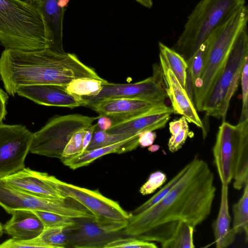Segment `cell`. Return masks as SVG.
<instances>
[{
  "instance_id": "obj_1",
  "label": "cell",
  "mask_w": 248,
  "mask_h": 248,
  "mask_svg": "<svg viewBox=\"0 0 248 248\" xmlns=\"http://www.w3.org/2000/svg\"><path fill=\"white\" fill-rule=\"evenodd\" d=\"M215 176L208 164L195 155L181 179L159 202L130 215L123 232L145 241L162 244L181 221L195 228L210 215L216 196Z\"/></svg>"
},
{
  "instance_id": "obj_2",
  "label": "cell",
  "mask_w": 248,
  "mask_h": 248,
  "mask_svg": "<svg viewBox=\"0 0 248 248\" xmlns=\"http://www.w3.org/2000/svg\"><path fill=\"white\" fill-rule=\"evenodd\" d=\"M80 78L104 79L75 54L50 48L30 51L5 49L0 58V78L6 93L12 96L21 86H66Z\"/></svg>"
},
{
  "instance_id": "obj_3",
  "label": "cell",
  "mask_w": 248,
  "mask_h": 248,
  "mask_svg": "<svg viewBox=\"0 0 248 248\" xmlns=\"http://www.w3.org/2000/svg\"><path fill=\"white\" fill-rule=\"evenodd\" d=\"M0 44L27 51L54 49L42 13L21 0H0Z\"/></svg>"
},
{
  "instance_id": "obj_4",
  "label": "cell",
  "mask_w": 248,
  "mask_h": 248,
  "mask_svg": "<svg viewBox=\"0 0 248 248\" xmlns=\"http://www.w3.org/2000/svg\"><path fill=\"white\" fill-rule=\"evenodd\" d=\"M248 21V9L245 5L217 28L206 62L194 85L193 102L198 111L201 112L206 97L237 38L247 27Z\"/></svg>"
},
{
  "instance_id": "obj_5",
  "label": "cell",
  "mask_w": 248,
  "mask_h": 248,
  "mask_svg": "<svg viewBox=\"0 0 248 248\" xmlns=\"http://www.w3.org/2000/svg\"><path fill=\"white\" fill-rule=\"evenodd\" d=\"M245 3L246 0H200L172 48L187 62L212 32Z\"/></svg>"
},
{
  "instance_id": "obj_6",
  "label": "cell",
  "mask_w": 248,
  "mask_h": 248,
  "mask_svg": "<svg viewBox=\"0 0 248 248\" xmlns=\"http://www.w3.org/2000/svg\"><path fill=\"white\" fill-rule=\"evenodd\" d=\"M248 59L247 27L240 33L202 108L209 116L226 121L230 100L238 88L242 69Z\"/></svg>"
},
{
  "instance_id": "obj_7",
  "label": "cell",
  "mask_w": 248,
  "mask_h": 248,
  "mask_svg": "<svg viewBox=\"0 0 248 248\" xmlns=\"http://www.w3.org/2000/svg\"><path fill=\"white\" fill-rule=\"evenodd\" d=\"M56 187L65 198H72L89 210L96 224L108 232L123 230L130 214L117 202L103 196L98 190H90L61 181L52 176Z\"/></svg>"
},
{
  "instance_id": "obj_8",
  "label": "cell",
  "mask_w": 248,
  "mask_h": 248,
  "mask_svg": "<svg viewBox=\"0 0 248 248\" xmlns=\"http://www.w3.org/2000/svg\"><path fill=\"white\" fill-rule=\"evenodd\" d=\"M0 206L10 214L16 210L24 209L50 212L72 218L94 217L89 210L72 198L57 199L37 196L0 179Z\"/></svg>"
},
{
  "instance_id": "obj_9",
  "label": "cell",
  "mask_w": 248,
  "mask_h": 248,
  "mask_svg": "<svg viewBox=\"0 0 248 248\" xmlns=\"http://www.w3.org/2000/svg\"><path fill=\"white\" fill-rule=\"evenodd\" d=\"M98 118L78 114L52 118L44 126L33 133L30 152L61 159L73 135L78 131L91 126Z\"/></svg>"
},
{
  "instance_id": "obj_10",
  "label": "cell",
  "mask_w": 248,
  "mask_h": 248,
  "mask_svg": "<svg viewBox=\"0 0 248 248\" xmlns=\"http://www.w3.org/2000/svg\"><path fill=\"white\" fill-rule=\"evenodd\" d=\"M248 153V120L236 125L226 121L218 128L213 148L214 162L221 184L232 182L237 159Z\"/></svg>"
},
{
  "instance_id": "obj_11",
  "label": "cell",
  "mask_w": 248,
  "mask_h": 248,
  "mask_svg": "<svg viewBox=\"0 0 248 248\" xmlns=\"http://www.w3.org/2000/svg\"><path fill=\"white\" fill-rule=\"evenodd\" d=\"M33 133L22 124H0V179L25 168Z\"/></svg>"
},
{
  "instance_id": "obj_12",
  "label": "cell",
  "mask_w": 248,
  "mask_h": 248,
  "mask_svg": "<svg viewBox=\"0 0 248 248\" xmlns=\"http://www.w3.org/2000/svg\"><path fill=\"white\" fill-rule=\"evenodd\" d=\"M153 75L138 82L117 84L108 81L102 84L100 93L94 96L82 97L89 102L98 100L125 98L165 103L168 97L162 77L160 65H153Z\"/></svg>"
},
{
  "instance_id": "obj_13",
  "label": "cell",
  "mask_w": 248,
  "mask_h": 248,
  "mask_svg": "<svg viewBox=\"0 0 248 248\" xmlns=\"http://www.w3.org/2000/svg\"><path fill=\"white\" fill-rule=\"evenodd\" d=\"M75 224L65 230L67 248H102L110 242L128 236L123 231L108 232L101 229L94 217L75 218Z\"/></svg>"
},
{
  "instance_id": "obj_14",
  "label": "cell",
  "mask_w": 248,
  "mask_h": 248,
  "mask_svg": "<svg viewBox=\"0 0 248 248\" xmlns=\"http://www.w3.org/2000/svg\"><path fill=\"white\" fill-rule=\"evenodd\" d=\"M159 60L164 87L171 102L173 113L184 116L188 122L201 128L205 138L207 132L193 101L160 55Z\"/></svg>"
},
{
  "instance_id": "obj_15",
  "label": "cell",
  "mask_w": 248,
  "mask_h": 248,
  "mask_svg": "<svg viewBox=\"0 0 248 248\" xmlns=\"http://www.w3.org/2000/svg\"><path fill=\"white\" fill-rule=\"evenodd\" d=\"M16 93L35 103L47 106L71 108L87 106V101L82 97L68 92L65 86L42 84L21 86Z\"/></svg>"
},
{
  "instance_id": "obj_16",
  "label": "cell",
  "mask_w": 248,
  "mask_h": 248,
  "mask_svg": "<svg viewBox=\"0 0 248 248\" xmlns=\"http://www.w3.org/2000/svg\"><path fill=\"white\" fill-rule=\"evenodd\" d=\"M173 113L171 107L165 105L114 123L106 131L112 134L139 137L145 131H154L165 127Z\"/></svg>"
},
{
  "instance_id": "obj_17",
  "label": "cell",
  "mask_w": 248,
  "mask_h": 248,
  "mask_svg": "<svg viewBox=\"0 0 248 248\" xmlns=\"http://www.w3.org/2000/svg\"><path fill=\"white\" fill-rule=\"evenodd\" d=\"M165 105V103L141 99L119 98L89 102L86 107L92 108L99 115L109 117L113 124Z\"/></svg>"
},
{
  "instance_id": "obj_18",
  "label": "cell",
  "mask_w": 248,
  "mask_h": 248,
  "mask_svg": "<svg viewBox=\"0 0 248 248\" xmlns=\"http://www.w3.org/2000/svg\"><path fill=\"white\" fill-rule=\"evenodd\" d=\"M10 185L33 195L50 199L65 198L56 187L52 175L24 168L3 179Z\"/></svg>"
},
{
  "instance_id": "obj_19",
  "label": "cell",
  "mask_w": 248,
  "mask_h": 248,
  "mask_svg": "<svg viewBox=\"0 0 248 248\" xmlns=\"http://www.w3.org/2000/svg\"><path fill=\"white\" fill-rule=\"evenodd\" d=\"M12 215V217L3 225V230L12 239L28 240L38 237L43 231L42 223L32 211L16 210Z\"/></svg>"
},
{
  "instance_id": "obj_20",
  "label": "cell",
  "mask_w": 248,
  "mask_h": 248,
  "mask_svg": "<svg viewBox=\"0 0 248 248\" xmlns=\"http://www.w3.org/2000/svg\"><path fill=\"white\" fill-rule=\"evenodd\" d=\"M36 7L42 13L51 34L54 49L65 52L63 48V21L65 8L59 6L58 0H21Z\"/></svg>"
},
{
  "instance_id": "obj_21",
  "label": "cell",
  "mask_w": 248,
  "mask_h": 248,
  "mask_svg": "<svg viewBox=\"0 0 248 248\" xmlns=\"http://www.w3.org/2000/svg\"><path fill=\"white\" fill-rule=\"evenodd\" d=\"M139 137H133L91 151H85L77 156L61 159L63 164L72 170L86 166L98 158L112 153L131 151L139 145Z\"/></svg>"
},
{
  "instance_id": "obj_22",
  "label": "cell",
  "mask_w": 248,
  "mask_h": 248,
  "mask_svg": "<svg viewBox=\"0 0 248 248\" xmlns=\"http://www.w3.org/2000/svg\"><path fill=\"white\" fill-rule=\"evenodd\" d=\"M231 221L228 204V185L221 184L218 214L212 224L217 248H226L234 242L236 234L231 227Z\"/></svg>"
},
{
  "instance_id": "obj_23",
  "label": "cell",
  "mask_w": 248,
  "mask_h": 248,
  "mask_svg": "<svg viewBox=\"0 0 248 248\" xmlns=\"http://www.w3.org/2000/svg\"><path fill=\"white\" fill-rule=\"evenodd\" d=\"M217 29L200 46L190 59L186 62L188 67L186 70L185 89L192 101L195 83L199 78L205 65L210 48L216 35Z\"/></svg>"
},
{
  "instance_id": "obj_24",
  "label": "cell",
  "mask_w": 248,
  "mask_h": 248,
  "mask_svg": "<svg viewBox=\"0 0 248 248\" xmlns=\"http://www.w3.org/2000/svg\"><path fill=\"white\" fill-rule=\"evenodd\" d=\"M159 55L175 76L182 87L186 88V70L185 59L178 52L161 42L158 43Z\"/></svg>"
},
{
  "instance_id": "obj_25",
  "label": "cell",
  "mask_w": 248,
  "mask_h": 248,
  "mask_svg": "<svg viewBox=\"0 0 248 248\" xmlns=\"http://www.w3.org/2000/svg\"><path fill=\"white\" fill-rule=\"evenodd\" d=\"M243 194L232 206V229L236 234H244L248 241V183L244 186Z\"/></svg>"
},
{
  "instance_id": "obj_26",
  "label": "cell",
  "mask_w": 248,
  "mask_h": 248,
  "mask_svg": "<svg viewBox=\"0 0 248 248\" xmlns=\"http://www.w3.org/2000/svg\"><path fill=\"white\" fill-rule=\"evenodd\" d=\"M65 230L63 227L44 229L38 237L29 240L39 248H67Z\"/></svg>"
},
{
  "instance_id": "obj_27",
  "label": "cell",
  "mask_w": 248,
  "mask_h": 248,
  "mask_svg": "<svg viewBox=\"0 0 248 248\" xmlns=\"http://www.w3.org/2000/svg\"><path fill=\"white\" fill-rule=\"evenodd\" d=\"M195 228L187 223L181 221L170 237L161 244L163 248H193Z\"/></svg>"
},
{
  "instance_id": "obj_28",
  "label": "cell",
  "mask_w": 248,
  "mask_h": 248,
  "mask_svg": "<svg viewBox=\"0 0 248 248\" xmlns=\"http://www.w3.org/2000/svg\"><path fill=\"white\" fill-rule=\"evenodd\" d=\"M105 79L100 80L89 78H77L72 80L65 86L66 90L75 95L81 97L94 96L102 88Z\"/></svg>"
},
{
  "instance_id": "obj_29",
  "label": "cell",
  "mask_w": 248,
  "mask_h": 248,
  "mask_svg": "<svg viewBox=\"0 0 248 248\" xmlns=\"http://www.w3.org/2000/svg\"><path fill=\"white\" fill-rule=\"evenodd\" d=\"M169 130L171 134L168 142V148L171 153L180 149L189 135L188 122L184 116L169 124Z\"/></svg>"
},
{
  "instance_id": "obj_30",
  "label": "cell",
  "mask_w": 248,
  "mask_h": 248,
  "mask_svg": "<svg viewBox=\"0 0 248 248\" xmlns=\"http://www.w3.org/2000/svg\"><path fill=\"white\" fill-rule=\"evenodd\" d=\"M188 164L184 166L165 186L146 202L130 212V215L142 213L162 200L176 184L186 172Z\"/></svg>"
},
{
  "instance_id": "obj_31",
  "label": "cell",
  "mask_w": 248,
  "mask_h": 248,
  "mask_svg": "<svg viewBox=\"0 0 248 248\" xmlns=\"http://www.w3.org/2000/svg\"><path fill=\"white\" fill-rule=\"evenodd\" d=\"M32 211L41 220L44 230L56 227H63L66 229L75 224L74 218L50 212L41 210Z\"/></svg>"
},
{
  "instance_id": "obj_32",
  "label": "cell",
  "mask_w": 248,
  "mask_h": 248,
  "mask_svg": "<svg viewBox=\"0 0 248 248\" xmlns=\"http://www.w3.org/2000/svg\"><path fill=\"white\" fill-rule=\"evenodd\" d=\"M132 137H133L109 134L106 131L99 129L96 127L91 142L85 151H91L103 147Z\"/></svg>"
},
{
  "instance_id": "obj_33",
  "label": "cell",
  "mask_w": 248,
  "mask_h": 248,
  "mask_svg": "<svg viewBox=\"0 0 248 248\" xmlns=\"http://www.w3.org/2000/svg\"><path fill=\"white\" fill-rule=\"evenodd\" d=\"M157 248V246L152 242L139 239L133 236H126L114 240L108 244L104 248Z\"/></svg>"
},
{
  "instance_id": "obj_34",
  "label": "cell",
  "mask_w": 248,
  "mask_h": 248,
  "mask_svg": "<svg viewBox=\"0 0 248 248\" xmlns=\"http://www.w3.org/2000/svg\"><path fill=\"white\" fill-rule=\"evenodd\" d=\"M87 128L81 129L73 135L62 152L61 160L72 157L81 153L83 139Z\"/></svg>"
},
{
  "instance_id": "obj_35",
  "label": "cell",
  "mask_w": 248,
  "mask_h": 248,
  "mask_svg": "<svg viewBox=\"0 0 248 248\" xmlns=\"http://www.w3.org/2000/svg\"><path fill=\"white\" fill-rule=\"evenodd\" d=\"M167 176L164 172L157 170L151 173L147 181L140 187V192L142 195L152 194L164 184Z\"/></svg>"
},
{
  "instance_id": "obj_36",
  "label": "cell",
  "mask_w": 248,
  "mask_h": 248,
  "mask_svg": "<svg viewBox=\"0 0 248 248\" xmlns=\"http://www.w3.org/2000/svg\"><path fill=\"white\" fill-rule=\"evenodd\" d=\"M242 94V108L240 121L241 123L248 120V59L244 65L241 76Z\"/></svg>"
},
{
  "instance_id": "obj_37",
  "label": "cell",
  "mask_w": 248,
  "mask_h": 248,
  "mask_svg": "<svg viewBox=\"0 0 248 248\" xmlns=\"http://www.w3.org/2000/svg\"><path fill=\"white\" fill-rule=\"evenodd\" d=\"M156 137L154 131H145L139 136V144L141 147H146L153 144Z\"/></svg>"
},
{
  "instance_id": "obj_38",
  "label": "cell",
  "mask_w": 248,
  "mask_h": 248,
  "mask_svg": "<svg viewBox=\"0 0 248 248\" xmlns=\"http://www.w3.org/2000/svg\"><path fill=\"white\" fill-rule=\"evenodd\" d=\"M8 98L7 93L0 89V124L2 123L7 114L6 105Z\"/></svg>"
},
{
  "instance_id": "obj_39",
  "label": "cell",
  "mask_w": 248,
  "mask_h": 248,
  "mask_svg": "<svg viewBox=\"0 0 248 248\" xmlns=\"http://www.w3.org/2000/svg\"><path fill=\"white\" fill-rule=\"evenodd\" d=\"M96 123V127L99 129L107 131L112 125V119L108 116L99 115Z\"/></svg>"
},
{
  "instance_id": "obj_40",
  "label": "cell",
  "mask_w": 248,
  "mask_h": 248,
  "mask_svg": "<svg viewBox=\"0 0 248 248\" xmlns=\"http://www.w3.org/2000/svg\"><path fill=\"white\" fill-rule=\"evenodd\" d=\"M96 127V124H92L87 128L85 134L84 136L82 142V150L81 154L84 152L89 145L92 138L94 131Z\"/></svg>"
},
{
  "instance_id": "obj_41",
  "label": "cell",
  "mask_w": 248,
  "mask_h": 248,
  "mask_svg": "<svg viewBox=\"0 0 248 248\" xmlns=\"http://www.w3.org/2000/svg\"><path fill=\"white\" fill-rule=\"evenodd\" d=\"M139 3L142 5L143 6L147 8H151L153 6V0H135Z\"/></svg>"
},
{
  "instance_id": "obj_42",
  "label": "cell",
  "mask_w": 248,
  "mask_h": 248,
  "mask_svg": "<svg viewBox=\"0 0 248 248\" xmlns=\"http://www.w3.org/2000/svg\"><path fill=\"white\" fill-rule=\"evenodd\" d=\"M69 1L70 0H58V4L61 8L66 9Z\"/></svg>"
},
{
  "instance_id": "obj_43",
  "label": "cell",
  "mask_w": 248,
  "mask_h": 248,
  "mask_svg": "<svg viewBox=\"0 0 248 248\" xmlns=\"http://www.w3.org/2000/svg\"><path fill=\"white\" fill-rule=\"evenodd\" d=\"M159 146L157 145H151L148 148V150L151 152H155L159 149Z\"/></svg>"
},
{
  "instance_id": "obj_44",
  "label": "cell",
  "mask_w": 248,
  "mask_h": 248,
  "mask_svg": "<svg viewBox=\"0 0 248 248\" xmlns=\"http://www.w3.org/2000/svg\"><path fill=\"white\" fill-rule=\"evenodd\" d=\"M3 225H2V224L0 222V237L1 236V235H2L3 234Z\"/></svg>"
}]
</instances>
